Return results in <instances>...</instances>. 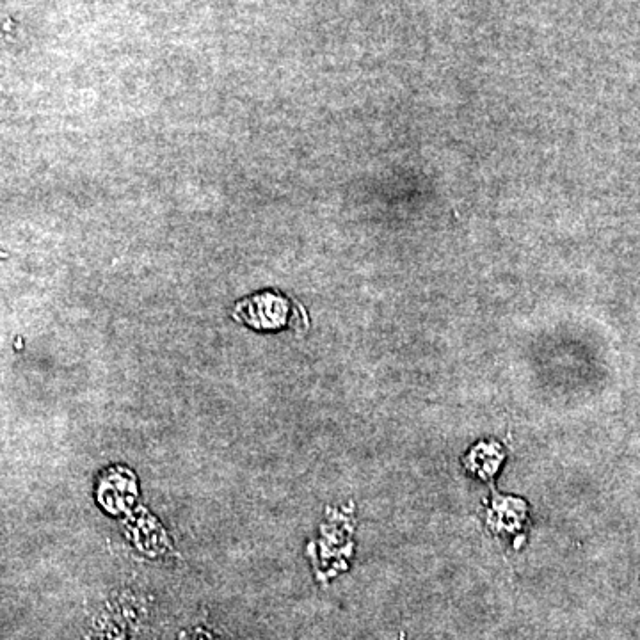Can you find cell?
<instances>
[{"label":"cell","mask_w":640,"mask_h":640,"mask_svg":"<svg viewBox=\"0 0 640 640\" xmlns=\"http://www.w3.org/2000/svg\"><path fill=\"white\" fill-rule=\"evenodd\" d=\"M233 317L255 329H281L294 319V303L278 292H262L237 304Z\"/></svg>","instance_id":"obj_1"}]
</instances>
